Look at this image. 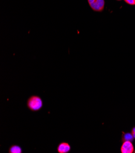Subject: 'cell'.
<instances>
[{"label": "cell", "mask_w": 135, "mask_h": 153, "mask_svg": "<svg viewBox=\"0 0 135 153\" xmlns=\"http://www.w3.org/2000/svg\"><path fill=\"white\" fill-rule=\"evenodd\" d=\"M124 1L130 5H135V0H124Z\"/></svg>", "instance_id": "obj_7"}, {"label": "cell", "mask_w": 135, "mask_h": 153, "mask_svg": "<svg viewBox=\"0 0 135 153\" xmlns=\"http://www.w3.org/2000/svg\"><path fill=\"white\" fill-rule=\"evenodd\" d=\"M121 151L122 153H132L134 151V147L130 141H124L122 145Z\"/></svg>", "instance_id": "obj_3"}, {"label": "cell", "mask_w": 135, "mask_h": 153, "mask_svg": "<svg viewBox=\"0 0 135 153\" xmlns=\"http://www.w3.org/2000/svg\"><path fill=\"white\" fill-rule=\"evenodd\" d=\"M131 134H132V135H133V136L134 138H135V127H134V128H133V129H132Z\"/></svg>", "instance_id": "obj_8"}, {"label": "cell", "mask_w": 135, "mask_h": 153, "mask_svg": "<svg viewBox=\"0 0 135 153\" xmlns=\"http://www.w3.org/2000/svg\"><path fill=\"white\" fill-rule=\"evenodd\" d=\"M70 146L68 143L62 142L59 144L57 151L59 153H67L70 151Z\"/></svg>", "instance_id": "obj_4"}, {"label": "cell", "mask_w": 135, "mask_h": 153, "mask_svg": "<svg viewBox=\"0 0 135 153\" xmlns=\"http://www.w3.org/2000/svg\"><path fill=\"white\" fill-rule=\"evenodd\" d=\"M28 108L32 111H38L40 110L43 105L42 101L39 97L32 96L27 101Z\"/></svg>", "instance_id": "obj_1"}, {"label": "cell", "mask_w": 135, "mask_h": 153, "mask_svg": "<svg viewBox=\"0 0 135 153\" xmlns=\"http://www.w3.org/2000/svg\"><path fill=\"white\" fill-rule=\"evenodd\" d=\"M90 7L95 11L101 12L104 8V0H88Z\"/></svg>", "instance_id": "obj_2"}, {"label": "cell", "mask_w": 135, "mask_h": 153, "mask_svg": "<svg viewBox=\"0 0 135 153\" xmlns=\"http://www.w3.org/2000/svg\"><path fill=\"white\" fill-rule=\"evenodd\" d=\"M117 1H121V0H117Z\"/></svg>", "instance_id": "obj_9"}, {"label": "cell", "mask_w": 135, "mask_h": 153, "mask_svg": "<svg viewBox=\"0 0 135 153\" xmlns=\"http://www.w3.org/2000/svg\"><path fill=\"white\" fill-rule=\"evenodd\" d=\"M9 153H21L22 149L20 148V146L18 145H13L10 148L9 150Z\"/></svg>", "instance_id": "obj_5"}, {"label": "cell", "mask_w": 135, "mask_h": 153, "mask_svg": "<svg viewBox=\"0 0 135 153\" xmlns=\"http://www.w3.org/2000/svg\"><path fill=\"white\" fill-rule=\"evenodd\" d=\"M134 139V137L132 135V134L130 133H126L123 135V140L124 141H130L131 142Z\"/></svg>", "instance_id": "obj_6"}, {"label": "cell", "mask_w": 135, "mask_h": 153, "mask_svg": "<svg viewBox=\"0 0 135 153\" xmlns=\"http://www.w3.org/2000/svg\"><path fill=\"white\" fill-rule=\"evenodd\" d=\"M134 152H135V151H134Z\"/></svg>", "instance_id": "obj_10"}]
</instances>
